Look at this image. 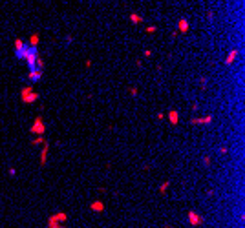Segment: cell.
Segmentation results:
<instances>
[{
    "label": "cell",
    "mask_w": 245,
    "mask_h": 228,
    "mask_svg": "<svg viewBox=\"0 0 245 228\" xmlns=\"http://www.w3.org/2000/svg\"><path fill=\"white\" fill-rule=\"evenodd\" d=\"M15 57H17L18 60H24L29 71H31V70H37V68H35V60H37V57H38V47H33V46H28V44H26L24 50H20L18 53H15Z\"/></svg>",
    "instance_id": "6da1fadb"
},
{
    "label": "cell",
    "mask_w": 245,
    "mask_h": 228,
    "mask_svg": "<svg viewBox=\"0 0 245 228\" xmlns=\"http://www.w3.org/2000/svg\"><path fill=\"white\" fill-rule=\"evenodd\" d=\"M38 99H40V95L35 91L33 84H26L20 89V100H22L24 104H33V102H37Z\"/></svg>",
    "instance_id": "7a4b0ae2"
},
{
    "label": "cell",
    "mask_w": 245,
    "mask_h": 228,
    "mask_svg": "<svg viewBox=\"0 0 245 228\" xmlns=\"http://www.w3.org/2000/svg\"><path fill=\"white\" fill-rule=\"evenodd\" d=\"M29 133H31L33 137H37V135H44V133H46V122H44V119H42L40 115L35 117L33 124L29 126Z\"/></svg>",
    "instance_id": "3957f363"
},
{
    "label": "cell",
    "mask_w": 245,
    "mask_h": 228,
    "mask_svg": "<svg viewBox=\"0 0 245 228\" xmlns=\"http://www.w3.org/2000/svg\"><path fill=\"white\" fill-rule=\"evenodd\" d=\"M187 221H188V225H190V226H194V228H198V226H201L203 223H205L203 215H200V213H198V212H194V210H190V212L187 213Z\"/></svg>",
    "instance_id": "277c9868"
},
{
    "label": "cell",
    "mask_w": 245,
    "mask_h": 228,
    "mask_svg": "<svg viewBox=\"0 0 245 228\" xmlns=\"http://www.w3.org/2000/svg\"><path fill=\"white\" fill-rule=\"evenodd\" d=\"M212 121H214L212 115H203V117H192L190 124H192V126H207V124H210Z\"/></svg>",
    "instance_id": "5b68a950"
},
{
    "label": "cell",
    "mask_w": 245,
    "mask_h": 228,
    "mask_svg": "<svg viewBox=\"0 0 245 228\" xmlns=\"http://www.w3.org/2000/svg\"><path fill=\"white\" fill-rule=\"evenodd\" d=\"M42 77H44V71H42V70H31V71H28V80H29V84H35V82H38Z\"/></svg>",
    "instance_id": "8992f818"
},
{
    "label": "cell",
    "mask_w": 245,
    "mask_h": 228,
    "mask_svg": "<svg viewBox=\"0 0 245 228\" xmlns=\"http://www.w3.org/2000/svg\"><path fill=\"white\" fill-rule=\"evenodd\" d=\"M48 153H50V142L44 141L42 150H40V166H46V162H48Z\"/></svg>",
    "instance_id": "52a82bcc"
},
{
    "label": "cell",
    "mask_w": 245,
    "mask_h": 228,
    "mask_svg": "<svg viewBox=\"0 0 245 228\" xmlns=\"http://www.w3.org/2000/svg\"><path fill=\"white\" fill-rule=\"evenodd\" d=\"M48 221H51V223H60V225H64L66 221H68V215L64 212H55L53 215H50V219Z\"/></svg>",
    "instance_id": "ba28073f"
},
{
    "label": "cell",
    "mask_w": 245,
    "mask_h": 228,
    "mask_svg": "<svg viewBox=\"0 0 245 228\" xmlns=\"http://www.w3.org/2000/svg\"><path fill=\"white\" fill-rule=\"evenodd\" d=\"M238 55H240V51H238L236 47H234V50H230V51L227 53L225 60H223V62H225V66H232V64H234V60L238 59Z\"/></svg>",
    "instance_id": "9c48e42d"
},
{
    "label": "cell",
    "mask_w": 245,
    "mask_h": 228,
    "mask_svg": "<svg viewBox=\"0 0 245 228\" xmlns=\"http://www.w3.org/2000/svg\"><path fill=\"white\" fill-rule=\"evenodd\" d=\"M188 29H190V22H188V18H179V20H178V29H176V31L183 35V33H187Z\"/></svg>",
    "instance_id": "30bf717a"
},
{
    "label": "cell",
    "mask_w": 245,
    "mask_h": 228,
    "mask_svg": "<svg viewBox=\"0 0 245 228\" xmlns=\"http://www.w3.org/2000/svg\"><path fill=\"white\" fill-rule=\"evenodd\" d=\"M168 117V122L172 124V126H178L179 124V113H178V109H170V112L167 113Z\"/></svg>",
    "instance_id": "8fae6325"
},
{
    "label": "cell",
    "mask_w": 245,
    "mask_h": 228,
    "mask_svg": "<svg viewBox=\"0 0 245 228\" xmlns=\"http://www.w3.org/2000/svg\"><path fill=\"white\" fill-rule=\"evenodd\" d=\"M90 210H92V212H97V213H103V212L106 210V206H104L103 201H92V203H90Z\"/></svg>",
    "instance_id": "7c38bea8"
},
{
    "label": "cell",
    "mask_w": 245,
    "mask_h": 228,
    "mask_svg": "<svg viewBox=\"0 0 245 228\" xmlns=\"http://www.w3.org/2000/svg\"><path fill=\"white\" fill-rule=\"evenodd\" d=\"M128 18H130V22H132L134 26H139V24L143 22V17L139 15V13H135V11H132V13H130V17H128Z\"/></svg>",
    "instance_id": "4fadbf2b"
},
{
    "label": "cell",
    "mask_w": 245,
    "mask_h": 228,
    "mask_svg": "<svg viewBox=\"0 0 245 228\" xmlns=\"http://www.w3.org/2000/svg\"><path fill=\"white\" fill-rule=\"evenodd\" d=\"M38 40H40V37H38V33H33V35L29 37V44H28V46H33V47H38Z\"/></svg>",
    "instance_id": "5bb4252c"
},
{
    "label": "cell",
    "mask_w": 245,
    "mask_h": 228,
    "mask_svg": "<svg viewBox=\"0 0 245 228\" xmlns=\"http://www.w3.org/2000/svg\"><path fill=\"white\" fill-rule=\"evenodd\" d=\"M44 135H37V137H33V141H31V144H33V146H42V144H44Z\"/></svg>",
    "instance_id": "9a60e30c"
},
{
    "label": "cell",
    "mask_w": 245,
    "mask_h": 228,
    "mask_svg": "<svg viewBox=\"0 0 245 228\" xmlns=\"http://www.w3.org/2000/svg\"><path fill=\"white\" fill-rule=\"evenodd\" d=\"M24 46H26L24 38H15V53H18L20 50H24Z\"/></svg>",
    "instance_id": "2e32d148"
},
{
    "label": "cell",
    "mask_w": 245,
    "mask_h": 228,
    "mask_svg": "<svg viewBox=\"0 0 245 228\" xmlns=\"http://www.w3.org/2000/svg\"><path fill=\"white\" fill-rule=\"evenodd\" d=\"M168 186H170L168 181H165V183H161V184H159V193H161V195H165V193L168 192Z\"/></svg>",
    "instance_id": "e0dca14e"
},
{
    "label": "cell",
    "mask_w": 245,
    "mask_h": 228,
    "mask_svg": "<svg viewBox=\"0 0 245 228\" xmlns=\"http://www.w3.org/2000/svg\"><path fill=\"white\" fill-rule=\"evenodd\" d=\"M35 68H37V70H42V71H44V59L40 57V55H38L37 60H35Z\"/></svg>",
    "instance_id": "ac0fdd59"
},
{
    "label": "cell",
    "mask_w": 245,
    "mask_h": 228,
    "mask_svg": "<svg viewBox=\"0 0 245 228\" xmlns=\"http://www.w3.org/2000/svg\"><path fill=\"white\" fill-rule=\"evenodd\" d=\"M46 228H66V226H64V225H60V223H51V221H48Z\"/></svg>",
    "instance_id": "d6986e66"
},
{
    "label": "cell",
    "mask_w": 245,
    "mask_h": 228,
    "mask_svg": "<svg viewBox=\"0 0 245 228\" xmlns=\"http://www.w3.org/2000/svg\"><path fill=\"white\" fill-rule=\"evenodd\" d=\"M128 91H130V95H132V97H137L139 89H137V86H130V89H128Z\"/></svg>",
    "instance_id": "ffe728a7"
},
{
    "label": "cell",
    "mask_w": 245,
    "mask_h": 228,
    "mask_svg": "<svg viewBox=\"0 0 245 228\" xmlns=\"http://www.w3.org/2000/svg\"><path fill=\"white\" fill-rule=\"evenodd\" d=\"M203 164H205V166H210V164H212V159H210V155H205V157H203Z\"/></svg>",
    "instance_id": "44dd1931"
},
{
    "label": "cell",
    "mask_w": 245,
    "mask_h": 228,
    "mask_svg": "<svg viewBox=\"0 0 245 228\" xmlns=\"http://www.w3.org/2000/svg\"><path fill=\"white\" fill-rule=\"evenodd\" d=\"M207 82H209V79H207V77H201V79H200V86H201L203 89H205V88H207Z\"/></svg>",
    "instance_id": "7402d4cb"
},
{
    "label": "cell",
    "mask_w": 245,
    "mask_h": 228,
    "mask_svg": "<svg viewBox=\"0 0 245 228\" xmlns=\"http://www.w3.org/2000/svg\"><path fill=\"white\" fill-rule=\"evenodd\" d=\"M155 119H158V121H165V119H167V113H163V112H159L158 115H155Z\"/></svg>",
    "instance_id": "603a6c76"
},
{
    "label": "cell",
    "mask_w": 245,
    "mask_h": 228,
    "mask_svg": "<svg viewBox=\"0 0 245 228\" xmlns=\"http://www.w3.org/2000/svg\"><path fill=\"white\" fill-rule=\"evenodd\" d=\"M220 153H221V155H227V153H229V148H227V146H220Z\"/></svg>",
    "instance_id": "cb8c5ba5"
},
{
    "label": "cell",
    "mask_w": 245,
    "mask_h": 228,
    "mask_svg": "<svg viewBox=\"0 0 245 228\" xmlns=\"http://www.w3.org/2000/svg\"><path fill=\"white\" fill-rule=\"evenodd\" d=\"M93 66V62H92V59H88L86 62H84V68H86V70H90V68Z\"/></svg>",
    "instance_id": "d4e9b609"
},
{
    "label": "cell",
    "mask_w": 245,
    "mask_h": 228,
    "mask_svg": "<svg viewBox=\"0 0 245 228\" xmlns=\"http://www.w3.org/2000/svg\"><path fill=\"white\" fill-rule=\"evenodd\" d=\"M146 33H148V35H152V33H155V26H148V27H146Z\"/></svg>",
    "instance_id": "484cf974"
},
{
    "label": "cell",
    "mask_w": 245,
    "mask_h": 228,
    "mask_svg": "<svg viewBox=\"0 0 245 228\" xmlns=\"http://www.w3.org/2000/svg\"><path fill=\"white\" fill-rule=\"evenodd\" d=\"M207 18H209V20H212V18H214V11H212V9H209V11H207Z\"/></svg>",
    "instance_id": "4316f807"
},
{
    "label": "cell",
    "mask_w": 245,
    "mask_h": 228,
    "mask_svg": "<svg viewBox=\"0 0 245 228\" xmlns=\"http://www.w3.org/2000/svg\"><path fill=\"white\" fill-rule=\"evenodd\" d=\"M8 174H9L11 177H15V175H17V170H15V168H9V170H8Z\"/></svg>",
    "instance_id": "83f0119b"
},
{
    "label": "cell",
    "mask_w": 245,
    "mask_h": 228,
    "mask_svg": "<svg viewBox=\"0 0 245 228\" xmlns=\"http://www.w3.org/2000/svg\"><path fill=\"white\" fill-rule=\"evenodd\" d=\"M73 42V35H66V44H71Z\"/></svg>",
    "instance_id": "f1b7e54d"
},
{
    "label": "cell",
    "mask_w": 245,
    "mask_h": 228,
    "mask_svg": "<svg viewBox=\"0 0 245 228\" xmlns=\"http://www.w3.org/2000/svg\"><path fill=\"white\" fill-rule=\"evenodd\" d=\"M143 55H145L146 59H148V57H152V50H145V53H143Z\"/></svg>",
    "instance_id": "f546056e"
},
{
    "label": "cell",
    "mask_w": 245,
    "mask_h": 228,
    "mask_svg": "<svg viewBox=\"0 0 245 228\" xmlns=\"http://www.w3.org/2000/svg\"><path fill=\"white\" fill-rule=\"evenodd\" d=\"M165 228H172V226H168V225H167V226H165Z\"/></svg>",
    "instance_id": "4dcf8cb0"
}]
</instances>
